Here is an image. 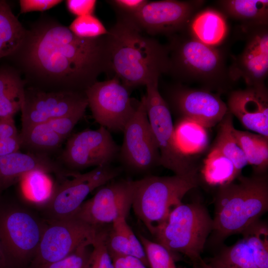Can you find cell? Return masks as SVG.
Segmentation results:
<instances>
[{
    "instance_id": "33",
    "label": "cell",
    "mask_w": 268,
    "mask_h": 268,
    "mask_svg": "<svg viewBox=\"0 0 268 268\" xmlns=\"http://www.w3.org/2000/svg\"><path fill=\"white\" fill-rule=\"evenodd\" d=\"M150 268H177L174 255L166 248L139 235Z\"/></svg>"
},
{
    "instance_id": "41",
    "label": "cell",
    "mask_w": 268,
    "mask_h": 268,
    "mask_svg": "<svg viewBox=\"0 0 268 268\" xmlns=\"http://www.w3.org/2000/svg\"><path fill=\"white\" fill-rule=\"evenodd\" d=\"M61 0H19L20 13L48 10L59 4Z\"/></svg>"
},
{
    "instance_id": "37",
    "label": "cell",
    "mask_w": 268,
    "mask_h": 268,
    "mask_svg": "<svg viewBox=\"0 0 268 268\" xmlns=\"http://www.w3.org/2000/svg\"><path fill=\"white\" fill-rule=\"evenodd\" d=\"M87 107H83L66 116L52 120L47 123L65 140L68 137L78 122L82 118Z\"/></svg>"
},
{
    "instance_id": "20",
    "label": "cell",
    "mask_w": 268,
    "mask_h": 268,
    "mask_svg": "<svg viewBox=\"0 0 268 268\" xmlns=\"http://www.w3.org/2000/svg\"><path fill=\"white\" fill-rule=\"evenodd\" d=\"M35 170L54 173L57 178L67 175L70 171L65 169L49 156L19 150L0 157V189H6L25 174Z\"/></svg>"
},
{
    "instance_id": "26",
    "label": "cell",
    "mask_w": 268,
    "mask_h": 268,
    "mask_svg": "<svg viewBox=\"0 0 268 268\" xmlns=\"http://www.w3.org/2000/svg\"><path fill=\"white\" fill-rule=\"evenodd\" d=\"M232 133L244 153L248 164L253 167L256 174H265L268 167V137L238 130L234 127Z\"/></svg>"
},
{
    "instance_id": "16",
    "label": "cell",
    "mask_w": 268,
    "mask_h": 268,
    "mask_svg": "<svg viewBox=\"0 0 268 268\" xmlns=\"http://www.w3.org/2000/svg\"><path fill=\"white\" fill-rule=\"evenodd\" d=\"M86 106L88 103L85 94L25 88L20 110L21 130L62 117Z\"/></svg>"
},
{
    "instance_id": "10",
    "label": "cell",
    "mask_w": 268,
    "mask_h": 268,
    "mask_svg": "<svg viewBox=\"0 0 268 268\" xmlns=\"http://www.w3.org/2000/svg\"><path fill=\"white\" fill-rule=\"evenodd\" d=\"M158 80L147 84L144 95L147 115L157 145L160 165L175 175H184L195 168L178 149L169 106L158 89Z\"/></svg>"
},
{
    "instance_id": "7",
    "label": "cell",
    "mask_w": 268,
    "mask_h": 268,
    "mask_svg": "<svg viewBox=\"0 0 268 268\" xmlns=\"http://www.w3.org/2000/svg\"><path fill=\"white\" fill-rule=\"evenodd\" d=\"M47 221L16 203L0 204V242L12 268H24L34 258Z\"/></svg>"
},
{
    "instance_id": "36",
    "label": "cell",
    "mask_w": 268,
    "mask_h": 268,
    "mask_svg": "<svg viewBox=\"0 0 268 268\" xmlns=\"http://www.w3.org/2000/svg\"><path fill=\"white\" fill-rule=\"evenodd\" d=\"M92 244L88 243L80 246L66 258L53 263L44 268H85Z\"/></svg>"
},
{
    "instance_id": "44",
    "label": "cell",
    "mask_w": 268,
    "mask_h": 268,
    "mask_svg": "<svg viewBox=\"0 0 268 268\" xmlns=\"http://www.w3.org/2000/svg\"><path fill=\"white\" fill-rule=\"evenodd\" d=\"M21 148L20 135L5 139L0 140V157L19 150Z\"/></svg>"
},
{
    "instance_id": "21",
    "label": "cell",
    "mask_w": 268,
    "mask_h": 268,
    "mask_svg": "<svg viewBox=\"0 0 268 268\" xmlns=\"http://www.w3.org/2000/svg\"><path fill=\"white\" fill-rule=\"evenodd\" d=\"M185 30L200 42L217 47L228 34L226 16L222 12L211 8L199 10L192 18Z\"/></svg>"
},
{
    "instance_id": "35",
    "label": "cell",
    "mask_w": 268,
    "mask_h": 268,
    "mask_svg": "<svg viewBox=\"0 0 268 268\" xmlns=\"http://www.w3.org/2000/svg\"><path fill=\"white\" fill-rule=\"evenodd\" d=\"M68 28L76 36L88 39L100 37L108 33V30L94 14L76 17Z\"/></svg>"
},
{
    "instance_id": "2",
    "label": "cell",
    "mask_w": 268,
    "mask_h": 268,
    "mask_svg": "<svg viewBox=\"0 0 268 268\" xmlns=\"http://www.w3.org/2000/svg\"><path fill=\"white\" fill-rule=\"evenodd\" d=\"M117 15V22L107 34L115 75L131 90L167 74V46L141 32L124 16Z\"/></svg>"
},
{
    "instance_id": "34",
    "label": "cell",
    "mask_w": 268,
    "mask_h": 268,
    "mask_svg": "<svg viewBox=\"0 0 268 268\" xmlns=\"http://www.w3.org/2000/svg\"><path fill=\"white\" fill-rule=\"evenodd\" d=\"M107 230L101 227L97 232L85 268H115L106 245Z\"/></svg>"
},
{
    "instance_id": "23",
    "label": "cell",
    "mask_w": 268,
    "mask_h": 268,
    "mask_svg": "<svg viewBox=\"0 0 268 268\" xmlns=\"http://www.w3.org/2000/svg\"><path fill=\"white\" fill-rule=\"evenodd\" d=\"M218 4L226 16L243 22V25H268V0H223Z\"/></svg>"
},
{
    "instance_id": "5",
    "label": "cell",
    "mask_w": 268,
    "mask_h": 268,
    "mask_svg": "<svg viewBox=\"0 0 268 268\" xmlns=\"http://www.w3.org/2000/svg\"><path fill=\"white\" fill-rule=\"evenodd\" d=\"M213 226V219L202 204L182 202L171 211L151 235L173 255L181 253L190 260L193 266L204 267L205 263L201 255Z\"/></svg>"
},
{
    "instance_id": "27",
    "label": "cell",
    "mask_w": 268,
    "mask_h": 268,
    "mask_svg": "<svg viewBox=\"0 0 268 268\" xmlns=\"http://www.w3.org/2000/svg\"><path fill=\"white\" fill-rule=\"evenodd\" d=\"M174 134L178 149L186 157L202 151L208 142L206 128L185 118L174 126Z\"/></svg>"
},
{
    "instance_id": "1",
    "label": "cell",
    "mask_w": 268,
    "mask_h": 268,
    "mask_svg": "<svg viewBox=\"0 0 268 268\" xmlns=\"http://www.w3.org/2000/svg\"><path fill=\"white\" fill-rule=\"evenodd\" d=\"M19 54L28 87L46 92L85 94L98 76L112 72L107 35L84 39L54 21L26 30Z\"/></svg>"
},
{
    "instance_id": "15",
    "label": "cell",
    "mask_w": 268,
    "mask_h": 268,
    "mask_svg": "<svg viewBox=\"0 0 268 268\" xmlns=\"http://www.w3.org/2000/svg\"><path fill=\"white\" fill-rule=\"evenodd\" d=\"M100 188L73 215L96 227L112 224L120 217L127 218L132 208L134 181L120 180Z\"/></svg>"
},
{
    "instance_id": "4",
    "label": "cell",
    "mask_w": 268,
    "mask_h": 268,
    "mask_svg": "<svg viewBox=\"0 0 268 268\" xmlns=\"http://www.w3.org/2000/svg\"><path fill=\"white\" fill-rule=\"evenodd\" d=\"M238 182L220 186L215 202L213 230L217 239L241 233L268 209V181L265 174L239 176Z\"/></svg>"
},
{
    "instance_id": "6",
    "label": "cell",
    "mask_w": 268,
    "mask_h": 268,
    "mask_svg": "<svg viewBox=\"0 0 268 268\" xmlns=\"http://www.w3.org/2000/svg\"><path fill=\"white\" fill-rule=\"evenodd\" d=\"M198 184L196 168L184 175L149 176L134 181L132 208L152 234L182 203L184 196Z\"/></svg>"
},
{
    "instance_id": "32",
    "label": "cell",
    "mask_w": 268,
    "mask_h": 268,
    "mask_svg": "<svg viewBox=\"0 0 268 268\" xmlns=\"http://www.w3.org/2000/svg\"><path fill=\"white\" fill-rule=\"evenodd\" d=\"M241 234L251 249L260 268H268V227L266 223L258 220Z\"/></svg>"
},
{
    "instance_id": "8",
    "label": "cell",
    "mask_w": 268,
    "mask_h": 268,
    "mask_svg": "<svg viewBox=\"0 0 268 268\" xmlns=\"http://www.w3.org/2000/svg\"><path fill=\"white\" fill-rule=\"evenodd\" d=\"M120 169L110 165L100 166L85 173L73 172L57 178L53 194L41 207L43 217L47 221L73 215L87 196L95 189L107 184L116 177Z\"/></svg>"
},
{
    "instance_id": "25",
    "label": "cell",
    "mask_w": 268,
    "mask_h": 268,
    "mask_svg": "<svg viewBox=\"0 0 268 268\" xmlns=\"http://www.w3.org/2000/svg\"><path fill=\"white\" fill-rule=\"evenodd\" d=\"M25 34L10 6L0 0V59L12 55L23 43Z\"/></svg>"
},
{
    "instance_id": "29",
    "label": "cell",
    "mask_w": 268,
    "mask_h": 268,
    "mask_svg": "<svg viewBox=\"0 0 268 268\" xmlns=\"http://www.w3.org/2000/svg\"><path fill=\"white\" fill-rule=\"evenodd\" d=\"M217 135L212 148L230 160L239 175L248 165L244 153L232 133L233 115L229 112L218 124Z\"/></svg>"
},
{
    "instance_id": "28",
    "label": "cell",
    "mask_w": 268,
    "mask_h": 268,
    "mask_svg": "<svg viewBox=\"0 0 268 268\" xmlns=\"http://www.w3.org/2000/svg\"><path fill=\"white\" fill-rule=\"evenodd\" d=\"M204 268H260L253 253L242 238L230 246L222 248Z\"/></svg>"
},
{
    "instance_id": "40",
    "label": "cell",
    "mask_w": 268,
    "mask_h": 268,
    "mask_svg": "<svg viewBox=\"0 0 268 268\" xmlns=\"http://www.w3.org/2000/svg\"><path fill=\"white\" fill-rule=\"evenodd\" d=\"M68 10L78 16L94 14L97 1L95 0H67L66 1Z\"/></svg>"
},
{
    "instance_id": "19",
    "label": "cell",
    "mask_w": 268,
    "mask_h": 268,
    "mask_svg": "<svg viewBox=\"0 0 268 268\" xmlns=\"http://www.w3.org/2000/svg\"><path fill=\"white\" fill-rule=\"evenodd\" d=\"M227 106L246 129L268 137V93L265 85L232 91Z\"/></svg>"
},
{
    "instance_id": "45",
    "label": "cell",
    "mask_w": 268,
    "mask_h": 268,
    "mask_svg": "<svg viewBox=\"0 0 268 268\" xmlns=\"http://www.w3.org/2000/svg\"><path fill=\"white\" fill-rule=\"evenodd\" d=\"M0 268H12L3 251L0 242Z\"/></svg>"
},
{
    "instance_id": "12",
    "label": "cell",
    "mask_w": 268,
    "mask_h": 268,
    "mask_svg": "<svg viewBox=\"0 0 268 268\" xmlns=\"http://www.w3.org/2000/svg\"><path fill=\"white\" fill-rule=\"evenodd\" d=\"M120 150L110 132L100 126L68 137L57 162L67 170L78 172L89 167L110 165Z\"/></svg>"
},
{
    "instance_id": "22",
    "label": "cell",
    "mask_w": 268,
    "mask_h": 268,
    "mask_svg": "<svg viewBox=\"0 0 268 268\" xmlns=\"http://www.w3.org/2000/svg\"><path fill=\"white\" fill-rule=\"evenodd\" d=\"M26 82L13 67H0V119L13 118L21 110Z\"/></svg>"
},
{
    "instance_id": "43",
    "label": "cell",
    "mask_w": 268,
    "mask_h": 268,
    "mask_svg": "<svg viewBox=\"0 0 268 268\" xmlns=\"http://www.w3.org/2000/svg\"><path fill=\"white\" fill-rule=\"evenodd\" d=\"M13 118L0 119V140L19 135Z\"/></svg>"
},
{
    "instance_id": "46",
    "label": "cell",
    "mask_w": 268,
    "mask_h": 268,
    "mask_svg": "<svg viewBox=\"0 0 268 268\" xmlns=\"http://www.w3.org/2000/svg\"><path fill=\"white\" fill-rule=\"evenodd\" d=\"M193 268H204L203 267L200 266H193Z\"/></svg>"
},
{
    "instance_id": "14",
    "label": "cell",
    "mask_w": 268,
    "mask_h": 268,
    "mask_svg": "<svg viewBox=\"0 0 268 268\" xmlns=\"http://www.w3.org/2000/svg\"><path fill=\"white\" fill-rule=\"evenodd\" d=\"M123 132L120 151L122 161L128 167L144 171L160 165L159 151L149 123L144 95Z\"/></svg>"
},
{
    "instance_id": "18",
    "label": "cell",
    "mask_w": 268,
    "mask_h": 268,
    "mask_svg": "<svg viewBox=\"0 0 268 268\" xmlns=\"http://www.w3.org/2000/svg\"><path fill=\"white\" fill-rule=\"evenodd\" d=\"M173 108L183 118L208 129L218 124L228 112L227 104L219 95L205 89H192L177 84L169 93Z\"/></svg>"
},
{
    "instance_id": "31",
    "label": "cell",
    "mask_w": 268,
    "mask_h": 268,
    "mask_svg": "<svg viewBox=\"0 0 268 268\" xmlns=\"http://www.w3.org/2000/svg\"><path fill=\"white\" fill-rule=\"evenodd\" d=\"M49 173L40 170L31 171L20 178L21 189L25 198L39 208L51 198L55 183Z\"/></svg>"
},
{
    "instance_id": "38",
    "label": "cell",
    "mask_w": 268,
    "mask_h": 268,
    "mask_svg": "<svg viewBox=\"0 0 268 268\" xmlns=\"http://www.w3.org/2000/svg\"><path fill=\"white\" fill-rule=\"evenodd\" d=\"M126 218V217H120L113 223L120 228L128 238L133 250L134 257L139 259L148 268V264L143 247L139 238L134 234L133 230L128 224Z\"/></svg>"
},
{
    "instance_id": "30",
    "label": "cell",
    "mask_w": 268,
    "mask_h": 268,
    "mask_svg": "<svg viewBox=\"0 0 268 268\" xmlns=\"http://www.w3.org/2000/svg\"><path fill=\"white\" fill-rule=\"evenodd\" d=\"M201 173L208 184L219 186L233 182L240 175L232 162L213 148L204 160Z\"/></svg>"
},
{
    "instance_id": "47",
    "label": "cell",
    "mask_w": 268,
    "mask_h": 268,
    "mask_svg": "<svg viewBox=\"0 0 268 268\" xmlns=\"http://www.w3.org/2000/svg\"><path fill=\"white\" fill-rule=\"evenodd\" d=\"M1 191V190H0V192Z\"/></svg>"
},
{
    "instance_id": "13",
    "label": "cell",
    "mask_w": 268,
    "mask_h": 268,
    "mask_svg": "<svg viewBox=\"0 0 268 268\" xmlns=\"http://www.w3.org/2000/svg\"><path fill=\"white\" fill-rule=\"evenodd\" d=\"M204 2L201 0H148L134 14H117L127 18L145 34H164L170 36L185 30L192 18Z\"/></svg>"
},
{
    "instance_id": "17",
    "label": "cell",
    "mask_w": 268,
    "mask_h": 268,
    "mask_svg": "<svg viewBox=\"0 0 268 268\" xmlns=\"http://www.w3.org/2000/svg\"><path fill=\"white\" fill-rule=\"evenodd\" d=\"M246 44L234 59L229 71L234 81L243 78L247 86L265 85L268 73V25H243Z\"/></svg>"
},
{
    "instance_id": "3",
    "label": "cell",
    "mask_w": 268,
    "mask_h": 268,
    "mask_svg": "<svg viewBox=\"0 0 268 268\" xmlns=\"http://www.w3.org/2000/svg\"><path fill=\"white\" fill-rule=\"evenodd\" d=\"M170 36L167 74L179 82L196 83L223 92L234 82L223 50L196 40L186 32Z\"/></svg>"
},
{
    "instance_id": "11",
    "label": "cell",
    "mask_w": 268,
    "mask_h": 268,
    "mask_svg": "<svg viewBox=\"0 0 268 268\" xmlns=\"http://www.w3.org/2000/svg\"><path fill=\"white\" fill-rule=\"evenodd\" d=\"M93 118L109 131L123 132L138 102L133 101L130 90L115 76L96 81L85 92Z\"/></svg>"
},
{
    "instance_id": "24",
    "label": "cell",
    "mask_w": 268,
    "mask_h": 268,
    "mask_svg": "<svg viewBox=\"0 0 268 268\" xmlns=\"http://www.w3.org/2000/svg\"><path fill=\"white\" fill-rule=\"evenodd\" d=\"M19 135L21 148L30 153L47 156L58 149L65 140L47 123L21 130Z\"/></svg>"
},
{
    "instance_id": "39",
    "label": "cell",
    "mask_w": 268,
    "mask_h": 268,
    "mask_svg": "<svg viewBox=\"0 0 268 268\" xmlns=\"http://www.w3.org/2000/svg\"><path fill=\"white\" fill-rule=\"evenodd\" d=\"M147 0H107L118 14L130 15L138 12L148 2Z\"/></svg>"
},
{
    "instance_id": "9",
    "label": "cell",
    "mask_w": 268,
    "mask_h": 268,
    "mask_svg": "<svg viewBox=\"0 0 268 268\" xmlns=\"http://www.w3.org/2000/svg\"><path fill=\"white\" fill-rule=\"evenodd\" d=\"M101 227H96L74 215L47 221L31 268H44L62 260L80 246L92 243Z\"/></svg>"
},
{
    "instance_id": "42",
    "label": "cell",
    "mask_w": 268,
    "mask_h": 268,
    "mask_svg": "<svg viewBox=\"0 0 268 268\" xmlns=\"http://www.w3.org/2000/svg\"><path fill=\"white\" fill-rule=\"evenodd\" d=\"M111 257L115 268H148L141 261L133 256Z\"/></svg>"
}]
</instances>
